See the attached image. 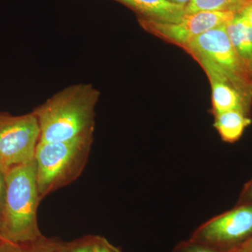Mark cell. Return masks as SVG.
<instances>
[{
	"label": "cell",
	"mask_w": 252,
	"mask_h": 252,
	"mask_svg": "<svg viewBox=\"0 0 252 252\" xmlns=\"http://www.w3.org/2000/svg\"><path fill=\"white\" fill-rule=\"evenodd\" d=\"M252 203V178L244 186L238 200V203Z\"/></svg>",
	"instance_id": "cell-18"
},
{
	"label": "cell",
	"mask_w": 252,
	"mask_h": 252,
	"mask_svg": "<svg viewBox=\"0 0 252 252\" xmlns=\"http://www.w3.org/2000/svg\"><path fill=\"white\" fill-rule=\"evenodd\" d=\"M39 136L32 112L22 116L0 113V167L7 172L33 160Z\"/></svg>",
	"instance_id": "cell-5"
},
{
	"label": "cell",
	"mask_w": 252,
	"mask_h": 252,
	"mask_svg": "<svg viewBox=\"0 0 252 252\" xmlns=\"http://www.w3.org/2000/svg\"><path fill=\"white\" fill-rule=\"evenodd\" d=\"M135 11L138 18L177 22L186 14L185 6L174 4L168 0H115Z\"/></svg>",
	"instance_id": "cell-9"
},
{
	"label": "cell",
	"mask_w": 252,
	"mask_h": 252,
	"mask_svg": "<svg viewBox=\"0 0 252 252\" xmlns=\"http://www.w3.org/2000/svg\"><path fill=\"white\" fill-rule=\"evenodd\" d=\"M235 11H198L186 14L177 22H160L138 18L146 31L181 47L205 32L220 27L234 17Z\"/></svg>",
	"instance_id": "cell-7"
},
{
	"label": "cell",
	"mask_w": 252,
	"mask_h": 252,
	"mask_svg": "<svg viewBox=\"0 0 252 252\" xmlns=\"http://www.w3.org/2000/svg\"><path fill=\"white\" fill-rule=\"evenodd\" d=\"M6 172L0 167V217L4 209L5 195H6Z\"/></svg>",
	"instance_id": "cell-17"
},
{
	"label": "cell",
	"mask_w": 252,
	"mask_h": 252,
	"mask_svg": "<svg viewBox=\"0 0 252 252\" xmlns=\"http://www.w3.org/2000/svg\"><path fill=\"white\" fill-rule=\"evenodd\" d=\"M248 0H191L185 8L186 14L198 11H225L238 12Z\"/></svg>",
	"instance_id": "cell-13"
},
{
	"label": "cell",
	"mask_w": 252,
	"mask_h": 252,
	"mask_svg": "<svg viewBox=\"0 0 252 252\" xmlns=\"http://www.w3.org/2000/svg\"><path fill=\"white\" fill-rule=\"evenodd\" d=\"M252 237V203L231 209L199 226L190 240L228 252Z\"/></svg>",
	"instance_id": "cell-6"
},
{
	"label": "cell",
	"mask_w": 252,
	"mask_h": 252,
	"mask_svg": "<svg viewBox=\"0 0 252 252\" xmlns=\"http://www.w3.org/2000/svg\"><path fill=\"white\" fill-rule=\"evenodd\" d=\"M214 127L225 142L233 143L243 135L245 128L252 124L248 114L240 111H228L215 116Z\"/></svg>",
	"instance_id": "cell-11"
},
{
	"label": "cell",
	"mask_w": 252,
	"mask_h": 252,
	"mask_svg": "<svg viewBox=\"0 0 252 252\" xmlns=\"http://www.w3.org/2000/svg\"><path fill=\"white\" fill-rule=\"evenodd\" d=\"M182 47L200 63L205 72L226 78L251 103L252 72L232 45L225 25L205 32Z\"/></svg>",
	"instance_id": "cell-4"
},
{
	"label": "cell",
	"mask_w": 252,
	"mask_h": 252,
	"mask_svg": "<svg viewBox=\"0 0 252 252\" xmlns=\"http://www.w3.org/2000/svg\"><path fill=\"white\" fill-rule=\"evenodd\" d=\"M94 137L71 141L39 142L34 154L36 182L41 200L70 185L84 171Z\"/></svg>",
	"instance_id": "cell-3"
},
{
	"label": "cell",
	"mask_w": 252,
	"mask_h": 252,
	"mask_svg": "<svg viewBox=\"0 0 252 252\" xmlns=\"http://www.w3.org/2000/svg\"><path fill=\"white\" fill-rule=\"evenodd\" d=\"M6 182L4 209L0 217L3 238L26 243L40 238L43 235L36 214L41 200L34 159L8 170Z\"/></svg>",
	"instance_id": "cell-2"
},
{
	"label": "cell",
	"mask_w": 252,
	"mask_h": 252,
	"mask_svg": "<svg viewBox=\"0 0 252 252\" xmlns=\"http://www.w3.org/2000/svg\"><path fill=\"white\" fill-rule=\"evenodd\" d=\"M174 252H225L212 248L205 244L198 243L192 240L184 242L177 247Z\"/></svg>",
	"instance_id": "cell-15"
},
{
	"label": "cell",
	"mask_w": 252,
	"mask_h": 252,
	"mask_svg": "<svg viewBox=\"0 0 252 252\" xmlns=\"http://www.w3.org/2000/svg\"><path fill=\"white\" fill-rule=\"evenodd\" d=\"M99 93L91 84L69 86L34 109L39 124V142L71 141L94 137Z\"/></svg>",
	"instance_id": "cell-1"
},
{
	"label": "cell",
	"mask_w": 252,
	"mask_h": 252,
	"mask_svg": "<svg viewBox=\"0 0 252 252\" xmlns=\"http://www.w3.org/2000/svg\"><path fill=\"white\" fill-rule=\"evenodd\" d=\"M240 11L246 17L252 27V0L248 1Z\"/></svg>",
	"instance_id": "cell-20"
},
{
	"label": "cell",
	"mask_w": 252,
	"mask_h": 252,
	"mask_svg": "<svg viewBox=\"0 0 252 252\" xmlns=\"http://www.w3.org/2000/svg\"><path fill=\"white\" fill-rule=\"evenodd\" d=\"M4 240H5L3 238L2 233H1V222H0V243H1V242L4 241Z\"/></svg>",
	"instance_id": "cell-22"
},
{
	"label": "cell",
	"mask_w": 252,
	"mask_h": 252,
	"mask_svg": "<svg viewBox=\"0 0 252 252\" xmlns=\"http://www.w3.org/2000/svg\"><path fill=\"white\" fill-rule=\"evenodd\" d=\"M94 252H122L105 238L96 235Z\"/></svg>",
	"instance_id": "cell-16"
},
{
	"label": "cell",
	"mask_w": 252,
	"mask_h": 252,
	"mask_svg": "<svg viewBox=\"0 0 252 252\" xmlns=\"http://www.w3.org/2000/svg\"><path fill=\"white\" fill-rule=\"evenodd\" d=\"M228 252H252V237L245 243Z\"/></svg>",
	"instance_id": "cell-19"
},
{
	"label": "cell",
	"mask_w": 252,
	"mask_h": 252,
	"mask_svg": "<svg viewBox=\"0 0 252 252\" xmlns=\"http://www.w3.org/2000/svg\"><path fill=\"white\" fill-rule=\"evenodd\" d=\"M207 74L212 85L214 115L233 110L240 111L249 115L251 103L229 81L214 73Z\"/></svg>",
	"instance_id": "cell-8"
},
{
	"label": "cell",
	"mask_w": 252,
	"mask_h": 252,
	"mask_svg": "<svg viewBox=\"0 0 252 252\" xmlns=\"http://www.w3.org/2000/svg\"><path fill=\"white\" fill-rule=\"evenodd\" d=\"M248 1H250V0H248Z\"/></svg>",
	"instance_id": "cell-23"
},
{
	"label": "cell",
	"mask_w": 252,
	"mask_h": 252,
	"mask_svg": "<svg viewBox=\"0 0 252 252\" xmlns=\"http://www.w3.org/2000/svg\"><path fill=\"white\" fill-rule=\"evenodd\" d=\"M168 1L174 3V4L182 5V6H185L186 7L190 2L191 0H168Z\"/></svg>",
	"instance_id": "cell-21"
},
{
	"label": "cell",
	"mask_w": 252,
	"mask_h": 252,
	"mask_svg": "<svg viewBox=\"0 0 252 252\" xmlns=\"http://www.w3.org/2000/svg\"><path fill=\"white\" fill-rule=\"evenodd\" d=\"M63 242L56 238H47L44 235L26 243L4 241L0 243V252H60Z\"/></svg>",
	"instance_id": "cell-12"
},
{
	"label": "cell",
	"mask_w": 252,
	"mask_h": 252,
	"mask_svg": "<svg viewBox=\"0 0 252 252\" xmlns=\"http://www.w3.org/2000/svg\"><path fill=\"white\" fill-rule=\"evenodd\" d=\"M225 30L230 42L252 72V27L240 11L225 24Z\"/></svg>",
	"instance_id": "cell-10"
},
{
	"label": "cell",
	"mask_w": 252,
	"mask_h": 252,
	"mask_svg": "<svg viewBox=\"0 0 252 252\" xmlns=\"http://www.w3.org/2000/svg\"><path fill=\"white\" fill-rule=\"evenodd\" d=\"M95 238L96 235H89L69 243L63 242L60 252H94Z\"/></svg>",
	"instance_id": "cell-14"
}]
</instances>
